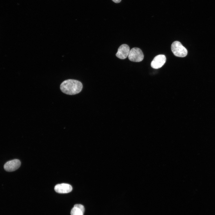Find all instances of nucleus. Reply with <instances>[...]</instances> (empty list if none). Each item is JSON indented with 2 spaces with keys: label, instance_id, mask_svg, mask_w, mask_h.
Listing matches in <instances>:
<instances>
[{
  "label": "nucleus",
  "instance_id": "f257e3e1",
  "mask_svg": "<svg viewBox=\"0 0 215 215\" xmlns=\"http://www.w3.org/2000/svg\"><path fill=\"white\" fill-rule=\"evenodd\" d=\"M83 86L79 81L68 79L63 81L60 85V89L63 93L69 95H74L80 93Z\"/></svg>",
  "mask_w": 215,
  "mask_h": 215
},
{
  "label": "nucleus",
  "instance_id": "f03ea898",
  "mask_svg": "<svg viewBox=\"0 0 215 215\" xmlns=\"http://www.w3.org/2000/svg\"><path fill=\"white\" fill-rule=\"evenodd\" d=\"M172 51L174 55L176 56L183 57L187 56L188 51L179 41L173 42L171 46Z\"/></svg>",
  "mask_w": 215,
  "mask_h": 215
},
{
  "label": "nucleus",
  "instance_id": "7ed1b4c3",
  "mask_svg": "<svg viewBox=\"0 0 215 215\" xmlns=\"http://www.w3.org/2000/svg\"><path fill=\"white\" fill-rule=\"evenodd\" d=\"M128 58L130 61L132 62H140L143 59V53L140 48L134 47L130 50L128 55Z\"/></svg>",
  "mask_w": 215,
  "mask_h": 215
},
{
  "label": "nucleus",
  "instance_id": "20e7f679",
  "mask_svg": "<svg viewBox=\"0 0 215 215\" xmlns=\"http://www.w3.org/2000/svg\"><path fill=\"white\" fill-rule=\"evenodd\" d=\"M21 164V162L19 160L14 159L6 162L4 165V168L6 171L12 172L18 169Z\"/></svg>",
  "mask_w": 215,
  "mask_h": 215
},
{
  "label": "nucleus",
  "instance_id": "39448f33",
  "mask_svg": "<svg viewBox=\"0 0 215 215\" xmlns=\"http://www.w3.org/2000/svg\"><path fill=\"white\" fill-rule=\"evenodd\" d=\"M166 58L164 55H159L156 56L151 63V67L153 68L157 69L161 68L165 64Z\"/></svg>",
  "mask_w": 215,
  "mask_h": 215
},
{
  "label": "nucleus",
  "instance_id": "423d86ee",
  "mask_svg": "<svg viewBox=\"0 0 215 215\" xmlns=\"http://www.w3.org/2000/svg\"><path fill=\"white\" fill-rule=\"evenodd\" d=\"M130 51V47L128 45L123 44L119 47L116 55L119 58L124 59L128 56Z\"/></svg>",
  "mask_w": 215,
  "mask_h": 215
},
{
  "label": "nucleus",
  "instance_id": "0eeeda50",
  "mask_svg": "<svg viewBox=\"0 0 215 215\" xmlns=\"http://www.w3.org/2000/svg\"><path fill=\"white\" fill-rule=\"evenodd\" d=\"M56 192L60 194L67 193L72 190V186L68 184L62 183L56 185L54 187Z\"/></svg>",
  "mask_w": 215,
  "mask_h": 215
},
{
  "label": "nucleus",
  "instance_id": "6e6552de",
  "mask_svg": "<svg viewBox=\"0 0 215 215\" xmlns=\"http://www.w3.org/2000/svg\"><path fill=\"white\" fill-rule=\"evenodd\" d=\"M84 212L79 208L74 205L70 211L71 215H83Z\"/></svg>",
  "mask_w": 215,
  "mask_h": 215
},
{
  "label": "nucleus",
  "instance_id": "1a4fd4ad",
  "mask_svg": "<svg viewBox=\"0 0 215 215\" xmlns=\"http://www.w3.org/2000/svg\"><path fill=\"white\" fill-rule=\"evenodd\" d=\"M114 2L116 3H119L121 1V0H112Z\"/></svg>",
  "mask_w": 215,
  "mask_h": 215
}]
</instances>
